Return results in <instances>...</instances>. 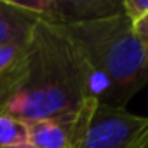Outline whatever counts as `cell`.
Returning <instances> with one entry per match:
<instances>
[{
    "instance_id": "cell-6",
    "label": "cell",
    "mask_w": 148,
    "mask_h": 148,
    "mask_svg": "<svg viewBox=\"0 0 148 148\" xmlns=\"http://www.w3.org/2000/svg\"><path fill=\"white\" fill-rule=\"evenodd\" d=\"M37 23L38 19L18 9L9 0H0V44L28 40Z\"/></svg>"
},
{
    "instance_id": "cell-10",
    "label": "cell",
    "mask_w": 148,
    "mask_h": 148,
    "mask_svg": "<svg viewBox=\"0 0 148 148\" xmlns=\"http://www.w3.org/2000/svg\"><path fill=\"white\" fill-rule=\"evenodd\" d=\"M132 28H134L136 35L148 45V16H145L143 19H139L138 23H134Z\"/></svg>"
},
{
    "instance_id": "cell-12",
    "label": "cell",
    "mask_w": 148,
    "mask_h": 148,
    "mask_svg": "<svg viewBox=\"0 0 148 148\" xmlns=\"http://www.w3.org/2000/svg\"><path fill=\"white\" fill-rule=\"evenodd\" d=\"M19 148H32V146H28V145H26V146H19Z\"/></svg>"
},
{
    "instance_id": "cell-7",
    "label": "cell",
    "mask_w": 148,
    "mask_h": 148,
    "mask_svg": "<svg viewBox=\"0 0 148 148\" xmlns=\"http://www.w3.org/2000/svg\"><path fill=\"white\" fill-rule=\"evenodd\" d=\"M28 145V127L25 120L0 113V148H19Z\"/></svg>"
},
{
    "instance_id": "cell-2",
    "label": "cell",
    "mask_w": 148,
    "mask_h": 148,
    "mask_svg": "<svg viewBox=\"0 0 148 148\" xmlns=\"http://www.w3.org/2000/svg\"><path fill=\"white\" fill-rule=\"evenodd\" d=\"M75 44L96 84L101 105L125 108L148 82V45L120 12L58 25Z\"/></svg>"
},
{
    "instance_id": "cell-5",
    "label": "cell",
    "mask_w": 148,
    "mask_h": 148,
    "mask_svg": "<svg viewBox=\"0 0 148 148\" xmlns=\"http://www.w3.org/2000/svg\"><path fill=\"white\" fill-rule=\"evenodd\" d=\"M99 103L87 108L84 113L70 119H44L26 122L28 146L32 148H75L82 139L94 108Z\"/></svg>"
},
{
    "instance_id": "cell-1",
    "label": "cell",
    "mask_w": 148,
    "mask_h": 148,
    "mask_svg": "<svg viewBox=\"0 0 148 148\" xmlns=\"http://www.w3.org/2000/svg\"><path fill=\"white\" fill-rule=\"evenodd\" d=\"M99 103L92 73L58 25L38 21L23 61L0 79V113L25 122L70 119Z\"/></svg>"
},
{
    "instance_id": "cell-8",
    "label": "cell",
    "mask_w": 148,
    "mask_h": 148,
    "mask_svg": "<svg viewBox=\"0 0 148 148\" xmlns=\"http://www.w3.org/2000/svg\"><path fill=\"white\" fill-rule=\"evenodd\" d=\"M28 40H14L0 44V79L14 70L25 58Z\"/></svg>"
},
{
    "instance_id": "cell-9",
    "label": "cell",
    "mask_w": 148,
    "mask_h": 148,
    "mask_svg": "<svg viewBox=\"0 0 148 148\" xmlns=\"http://www.w3.org/2000/svg\"><path fill=\"white\" fill-rule=\"evenodd\" d=\"M122 14L134 25L148 16V0H120Z\"/></svg>"
},
{
    "instance_id": "cell-3",
    "label": "cell",
    "mask_w": 148,
    "mask_h": 148,
    "mask_svg": "<svg viewBox=\"0 0 148 148\" xmlns=\"http://www.w3.org/2000/svg\"><path fill=\"white\" fill-rule=\"evenodd\" d=\"M146 131L148 117L99 103L75 148H129Z\"/></svg>"
},
{
    "instance_id": "cell-11",
    "label": "cell",
    "mask_w": 148,
    "mask_h": 148,
    "mask_svg": "<svg viewBox=\"0 0 148 148\" xmlns=\"http://www.w3.org/2000/svg\"><path fill=\"white\" fill-rule=\"evenodd\" d=\"M129 148H148V131H146L141 138H138Z\"/></svg>"
},
{
    "instance_id": "cell-4",
    "label": "cell",
    "mask_w": 148,
    "mask_h": 148,
    "mask_svg": "<svg viewBox=\"0 0 148 148\" xmlns=\"http://www.w3.org/2000/svg\"><path fill=\"white\" fill-rule=\"evenodd\" d=\"M18 9L49 25H70L120 12L115 0H9Z\"/></svg>"
}]
</instances>
